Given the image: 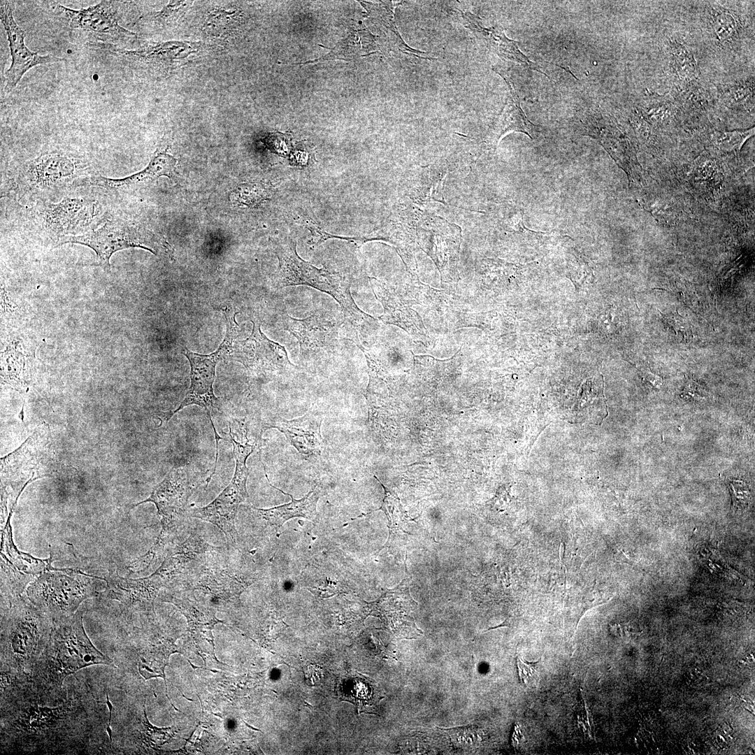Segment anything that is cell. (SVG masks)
Instances as JSON below:
<instances>
[{"instance_id": "9c48e42d", "label": "cell", "mask_w": 755, "mask_h": 755, "mask_svg": "<svg viewBox=\"0 0 755 755\" xmlns=\"http://www.w3.org/2000/svg\"><path fill=\"white\" fill-rule=\"evenodd\" d=\"M229 434L236 459L233 477L215 500L204 507L193 508L189 514L218 527L224 533L226 542L234 546L238 538L235 522L238 507L247 498L246 483L249 471L246 461L254 446L248 442L246 432L230 431Z\"/></svg>"}, {"instance_id": "9a60e30c", "label": "cell", "mask_w": 755, "mask_h": 755, "mask_svg": "<svg viewBox=\"0 0 755 755\" xmlns=\"http://www.w3.org/2000/svg\"><path fill=\"white\" fill-rule=\"evenodd\" d=\"M14 4L1 1L0 20L9 43L11 64L6 73L5 91L10 92L23 76L31 68L41 64L63 61L52 55H41L30 50L24 43V31L17 24L13 16Z\"/></svg>"}, {"instance_id": "4dcf8cb0", "label": "cell", "mask_w": 755, "mask_h": 755, "mask_svg": "<svg viewBox=\"0 0 755 755\" xmlns=\"http://www.w3.org/2000/svg\"><path fill=\"white\" fill-rule=\"evenodd\" d=\"M715 34L720 40H729L735 35L737 24L734 17L725 11H716L712 17Z\"/></svg>"}, {"instance_id": "52a82bcc", "label": "cell", "mask_w": 755, "mask_h": 755, "mask_svg": "<svg viewBox=\"0 0 755 755\" xmlns=\"http://www.w3.org/2000/svg\"><path fill=\"white\" fill-rule=\"evenodd\" d=\"M106 585L96 577L67 570L43 572L27 589V597L52 620L73 615L86 599Z\"/></svg>"}, {"instance_id": "83f0119b", "label": "cell", "mask_w": 755, "mask_h": 755, "mask_svg": "<svg viewBox=\"0 0 755 755\" xmlns=\"http://www.w3.org/2000/svg\"><path fill=\"white\" fill-rule=\"evenodd\" d=\"M379 482L384 490L383 503L379 510H382L385 513L388 519L389 535L384 545V547H387L391 542L394 537L397 536L400 533L403 532L408 533V532L405 531V528H407V520L403 511L401 509L398 497L393 491L385 487L380 481Z\"/></svg>"}, {"instance_id": "d6986e66", "label": "cell", "mask_w": 755, "mask_h": 755, "mask_svg": "<svg viewBox=\"0 0 755 755\" xmlns=\"http://www.w3.org/2000/svg\"><path fill=\"white\" fill-rule=\"evenodd\" d=\"M104 580L105 589L99 596L104 600L118 601L127 607H152L160 588L166 586L164 578L157 570L150 576L140 579L124 578L115 571Z\"/></svg>"}, {"instance_id": "277c9868", "label": "cell", "mask_w": 755, "mask_h": 755, "mask_svg": "<svg viewBox=\"0 0 755 755\" xmlns=\"http://www.w3.org/2000/svg\"><path fill=\"white\" fill-rule=\"evenodd\" d=\"M279 266L273 284L278 288L308 285L331 296L340 305L345 319L356 323L366 315L357 306L350 293V285L340 273L318 268L301 258L296 243L292 238L280 242L275 250Z\"/></svg>"}, {"instance_id": "ba28073f", "label": "cell", "mask_w": 755, "mask_h": 755, "mask_svg": "<svg viewBox=\"0 0 755 755\" xmlns=\"http://www.w3.org/2000/svg\"><path fill=\"white\" fill-rule=\"evenodd\" d=\"M47 424H41L16 450L1 459V491L8 489L15 504L24 487L35 480L52 475L55 452Z\"/></svg>"}, {"instance_id": "5bb4252c", "label": "cell", "mask_w": 755, "mask_h": 755, "mask_svg": "<svg viewBox=\"0 0 755 755\" xmlns=\"http://www.w3.org/2000/svg\"><path fill=\"white\" fill-rule=\"evenodd\" d=\"M187 466L173 467L151 492L150 496L134 505L153 503L162 525H175L183 515L189 498L200 484Z\"/></svg>"}, {"instance_id": "f546056e", "label": "cell", "mask_w": 755, "mask_h": 755, "mask_svg": "<svg viewBox=\"0 0 755 755\" xmlns=\"http://www.w3.org/2000/svg\"><path fill=\"white\" fill-rule=\"evenodd\" d=\"M754 134V129L745 131H717L712 141L715 147L725 152H738L744 143Z\"/></svg>"}, {"instance_id": "5b68a950", "label": "cell", "mask_w": 755, "mask_h": 755, "mask_svg": "<svg viewBox=\"0 0 755 755\" xmlns=\"http://www.w3.org/2000/svg\"><path fill=\"white\" fill-rule=\"evenodd\" d=\"M96 173L84 157L54 150L22 164L15 171L12 186L22 196H41L71 189L78 180Z\"/></svg>"}, {"instance_id": "8992f818", "label": "cell", "mask_w": 755, "mask_h": 755, "mask_svg": "<svg viewBox=\"0 0 755 755\" xmlns=\"http://www.w3.org/2000/svg\"><path fill=\"white\" fill-rule=\"evenodd\" d=\"M110 217L103 200L92 194H70L57 202L39 203L31 210L34 225L55 240L85 234Z\"/></svg>"}, {"instance_id": "74e56055", "label": "cell", "mask_w": 755, "mask_h": 755, "mask_svg": "<svg viewBox=\"0 0 755 755\" xmlns=\"http://www.w3.org/2000/svg\"><path fill=\"white\" fill-rule=\"evenodd\" d=\"M305 677L308 682L317 684L322 677V669L317 665H311L305 668Z\"/></svg>"}, {"instance_id": "484cf974", "label": "cell", "mask_w": 755, "mask_h": 755, "mask_svg": "<svg viewBox=\"0 0 755 755\" xmlns=\"http://www.w3.org/2000/svg\"><path fill=\"white\" fill-rule=\"evenodd\" d=\"M194 584L198 589L222 597L238 596L245 589V584L236 576L223 570L204 572Z\"/></svg>"}, {"instance_id": "1f68e13d", "label": "cell", "mask_w": 755, "mask_h": 755, "mask_svg": "<svg viewBox=\"0 0 755 755\" xmlns=\"http://www.w3.org/2000/svg\"><path fill=\"white\" fill-rule=\"evenodd\" d=\"M728 487L732 498V505L735 510L746 509L749 505L751 492L747 483L742 480H730Z\"/></svg>"}, {"instance_id": "e575fe53", "label": "cell", "mask_w": 755, "mask_h": 755, "mask_svg": "<svg viewBox=\"0 0 755 755\" xmlns=\"http://www.w3.org/2000/svg\"><path fill=\"white\" fill-rule=\"evenodd\" d=\"M681 397L694 401L701 400L707 396L703 388L691 379H689L684 386Z\"/></svg>"}, {"instance_id": "6da1fadb", "label": "cell", "mask_w": 755, "mask_h": 755, "mask_svg": "<svg viewBox=\"0 0 755 755\" xmlns=\"http://www.w3.org/2000/svg\"><path fill=\"white\" fill-rule=\"evenodd\" d=\"M1 752L75 754L85 751L95 713L87 687L50 686L1 669Z\"/></svg>"}, {"instance_id": "7402d4cb", "label": "cell", "mask_w": 755, "mask_h": 755, "mask_svg": "<svg viewBox=\"0 0 755 755\" xmlns=\"http://www.w3.org/2000/svg\"><path fill=\"white\" fill-rule=\"evenodd\" d=\"M499 75L506 82L509 94L501 113L490 129L488 134L489 142L495 146L504 135L512 131L524 133L533 139L538 131V127L526 117L511 82L503 74Z\"/></svg>"}, {"instance_id": "4fadbf2b", "label": "cell", "mask_w": 755, "mask_h": 755, "mask_svg": "<svg viewBox=\"0 0 755 755\" xmlns=\"http://www.w3.org/2000/svg\"><path fill=\"white\" fill-rule=\"evenodd\" d=\"M252 322L250 336L243 340L235 341L228 357L255 373L282 372L296 368L289 361L285 348L268 338L261 331L260 324Z\"/></svg>"}, {"instance_id": "7a4b0ae2", "label": "cell", "mask_w": 755, "mask_h": 755, "mask_svg": "<svg viewBox=\"0 0 755 755\" xmlns=\"http://www.w3.org/2000/svg\"><path fill=\"white\" fill-rule=\"evenodd\" d=\"M54 621L27 596L1 605V669L31 675L51 635Z\"/></svg>"}, {"instance_id": "ab89813d", "label": "cell", "mask_w": 755, "mask_h": 755, "mask_svg": "<svg viewBox=\"0 0 755 755\" xmlns=\"http://www.w3.org/2000/svg\"><path fill=\"white\" fill-rule=\"evenodd\" d=\"M719 736L724 741H725V739L724 738H722L721 735H719Z\"/></svg>"}, {"instance_id": "2e32d148", "label": "cell", "mask_w": 755, "mask_h": 755, "mask_svg": "<svg viewBox=\"0 0 755 755\" xmlns=\"http://www.w3.org/2000/svg\"><path fill=\"white\" fill-rule=\"evenodd\" d=\"M116 3L113 1H101L96 5L80 10L56 3L55 8L66 20L71 30L86 31L104 42H110L135 36V34L119 24Z\"/></svg>"}, {"instance_id": "f35d334b", "label": "cell", "mask_w": 755, "mask_h": 755, "mask_svg": "<svg viewBox=\"0 0 755 755\" xmlns=\"http://www.w3.org/2000/svg\"><path fill=\"white\" fill-rule=\"evenodd\" d=\"M641 373L645 381L650 383L653 387L659 389L661 386L662 379L659 376L653 374L647 368L641 370Z\"/></svg>"}, {"instance_id": "7c38bea8", "label": "cell", "mask_w": 755, "mask_h": 755, "mask_svg": "<svg viewBox=\"0 0 755 755\" xmlns=\"http://www.w3.org/2000/svg\"><path fill=\"white\" fill-rule=\"evenodd\" d=\"M37 340L29 333L20 329L1 336V380L21 393L31 384L35 366Z\"/></svg>"}, {"instance_id": "30bf717a", "label": "cell", "mask_w": 755, "mask_h": 755, "mask_svg": "<svg viewBox=\"0 0 755 755\" xmlns=\"http://www.w3.org/2000/svg\"><path fill=\"white\" fill-rule=\"evenodd\" d=\"M224 313L226 319V334L223 341L215 352L209 354H201L191 352L187 348L182 351V354L189 362L191 384L179 406L174 411L171 412L167 417V420H169L180 410L191 405L203 408L207 412L213 428L216 450H218L219 440L222 438L217 433L211 415L212 412L218 408L220 404L213 391L215 368L220 361L229 356L240 330L235 319L237 312L233 313L231 310L226 309Z\"/></svg>"}, {"instance_id": "d4e9b609", "label": "cell", "mask_w": 755, "mask_h": 755, "mask_svg": "<svg viewBox=\"0 0 755 755\" xmlns=\"http://www.w3.org/2000/svg\"><path fill=\"white\" fill-rule=\"evenodd\" d=\"M363 3L362 4L367 10L371 20L376 26L384 28L387 35L399 51L417 57L427 59L419 55V53L423 54L424 52L412 49L401 38L394 22L392 2L380 1L372 3L364 1Z\"/></svg>"}, {"instance_id": "f1b7e54d", "label": "cell", "mask_w": 755, "mask_h": 755, "mask_svg": "<svg viewBox=\"0 0 755 755\" xmlns=\"http://www.w3.org/2000/svg\"><path fill=\"white\" fill-rule=\"evenodd\" d=\"M674 65L678 75L683 79H693L697 76L696 60L689 50L683 44L675 41L671 45Z\"/></svg>"}, {"instance_id": "d590c367", "label": "cell", "mask_w": 755, "mask_h": 755, "mask_svg": "<svg viewBox=\"0 0 755 755\" xmlns=\"http://www.w3.org/2000/svg\"><path fill=\"white\" fill-rule=\"evenodd\" d=\"M668 326L672 329L677 336H681L682 340L689 338L691 331L690 326L682 319L675 316L666 318Z\"/></svg>"}, {"instance_id": "836d02e7", "label": "cell", "mask_w": 755, "mask_h": 755, "mask_svg": "<svg viewBox=\"0 0 755 755\" xmlns=\"http://www.w3.org/2000/svg\"><path fill=\"white\" fill-rule=\"evenodd\" d=\"M540 660L536 662H526L519 656H517V665L522 683L527 684L533 680L535 672V665Z\"/></svg>"}, {"instance_id": "d6a6232c", "label": "cell", "mask_w": 755, "mask_h": 755, "mask_svg": "<svg viewBox=\"0 0 755 755\" xmlns=\"http://www.w3.org/2000/svg\"><path fill=\"white\" fill-rule=\"evenodd\" d=\"M450 735L454 745L461 748L472 747L477 744L475 739V733L471 727H457L454 728L444 729Z\"/></svg>"}, {"instance_id": "3957f363", "label": "cell", "mask_w": 755, "mask_h": 755, "mask_svg": "<svg viewBox=\"0 0 755 755\" xmlns=\"http://www.w3.org/2000/svg\"><path fill=\"white\" fill-rule=\"evenodd\" d=\"M83 612L54 620L49 641L30 676L50 686L61 687L65 679L79 670L94 665H113L87 635Z\"/></svg>"}, {"instance_id": "8fae6325", "label": "cell", "mask_w": 755, "mask_h": 755, "mask_svg": "<svg viewBox=\"0 0 755 755\" xmlns=\"http://www.w3.org/2000/svg\"><path fill=\"white\" fill-rule=\"evenodd\" d=\"M67 243L91 248L96 254L97 265L107 273L110 272V258L117 251L139 247L157 255L159 250H168L166 242L150 231L111 217L99 227L85 234L59 239L55 247Z\"/></svg>"}, {"instance_id": "44dd1931", "label": "cell", "mask_w": 755, "mask_h": 755, "mask_svg": "<svg viewBox=\"0 0 755 755\" xmlns=\"http://www.w3.org/2000/svg\"><path fill=\"white\" fill-rule=\"evenodd\" d=\"M463 24L471 30L475 36L482 41L487 48L503 59L518 63L525 67L547 76L534 62L528 59L519 49L516 41L506 36L500 29L486 28L482 26L480 19L470 12L460 10Z\"/></svg>"}, {"instance_id": "8d00e7d4", "label": "cell", "mask_w": 755, "mask_h": 755, "mask_svg": "<svg viewBox=\"0 0 755 755\" xmlns=\"http://www.w3.org/2000/svg\"><path fill=\"white\" fill-rule=\"evenodd\" d=\"M750 89L748 87L736 86L726 92L724 99L731 104L739 103L745 99L750 94Z\"/></svg>"}, {"instance_id": "4316f807", "label": "cell", "mask_w": 755, "mask_h": 755, "mask_svg": "<svg viewBox=\"0 0 755 755\" xmlns=\"http://www.w3.org/2000/svg\"><path fill=\"white\" fill-rule=\"evenodd\" d=\"M372 37L366 30H355L352 31L347 37L340 41L331 50L330 52L319 59L308 62L305 63H315L318 62L331 59H349L359 56V52H368L371 50V41Z\"/></svg>"}, {"instance_id": "e0dca14e", "label": "cell", "mask_w": 755, "mask_h": 755, "mask_svg": "<svg viewBox=\"0 0 755 755\" xmlns=\"http://www.w3.org/2000/svg\"><path fill=\"white\" fill-rule=\"evenodd\" d=\"M284 328L298 340L302 354H310L335 345L339 323L329 312H316L304 319L286 315Z\"/></svg>"}, {"instance_id": "cb8c5ba5", "label": "cell", "mask_w": 755, "mask_h": 755, "mask_svg": "<svg viewBox=\"0 0 755 755\" xmlns=\"http://www.w3.org/2000/svg\"><path fill=\"white\" fill-rule=\"evenodd\" d=\"M582 124L584 134L597 139L624 171L631 170L633 152L628 141L617 128L594 116L587 117Z\"/></svg>"}, {"instance_id": "603a6c76", "label": "cell", "mask_w": 755, "mask_h": 755, "mask_svg": "<svg viewBox=\"0 0 755 755\" xmlns=\"http://www.w3.org/2000/svg\"><path fill=\"white\" fill-rule=\"evenodd\" d=\"M271 486L282 494L290 496L292 500L288 503L267 509L251 507L257 515L266 521L269 526L278 529L287 520L294 517H303L313 522H317V504L320 495V490L317 485L301 499H295L292 494L285 493L273 485Z\"/></svg>"}, {"instance_id": "ac0fdd59", "label": "cell", "mask_w": 755, "mask_h": 755, "mask_svg": "<svg viewBox=\"0 0 755 755\" xmlns=\"http://www.w3.org/2000/svg\"><path fill=\"white\" fill-rule=\"evenodd\" d=\"M322 421V412L317 409H310L303 415L292 419L274 417L265 429H277L301 456L310 459L319 455L324 448L321 434Z\"/></svg>"}, {"instance_id": "ffe728a7", "label": "cell", "mask_w": 755, "mask_h": 755, "mask_svg": "<svg viewBox=\"0 0 755 755\" xmlns=\"http://www.w3.org/2000/svg\"><path fill=\"white\" fill-rule=\"evenodd\" d=\"M176 159L164 151L157 150L148 166L142 171L123 178H110L95 173L79 179L72 188L98 187L108 190H122L147 185L160 176L171 178Z\"/></svg>"}]
</instances>
